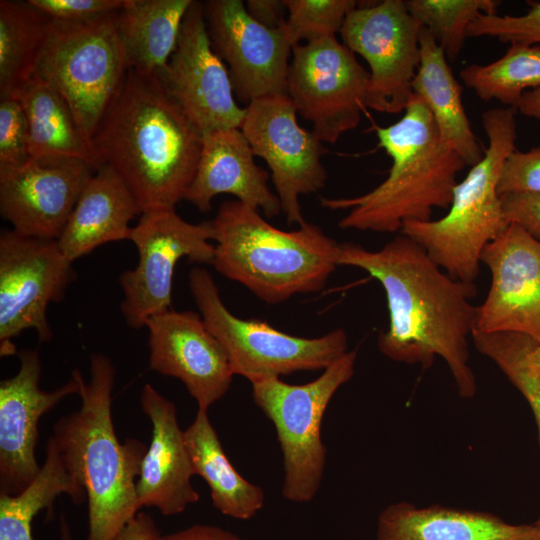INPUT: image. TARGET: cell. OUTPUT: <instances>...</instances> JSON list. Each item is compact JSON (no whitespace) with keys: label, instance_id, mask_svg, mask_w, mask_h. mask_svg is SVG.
Listing matches in <instances>:
<instances>
[{"label":"cell","instance_id":"6da1fadb","mask_svg":"<svg viewBox=\"0 0 540 540\" xmlns=\"http://www.w3.org/2000/svg\"><path fill=\"white\" fill-rule=\"evenodd\" d=\"M338 265L367 272L383 287L389 325L378 336L387 358L429 368L436 357L446 363L459 395L470 399L477 382L469 358L475 329V283L452 278L426 251L400 233L376 251L340 243Z\"/></svg>","mask_w":540,"mask_h":540},{"label":"cell","instance_id":"7a4b0ae2","mask_svg":"<svg viewBox=\"0 0 540 540\" xmlns=\"http://www.w3.org/2000/svg\"><path fill=\"white\" fill-rule=\"evenodd\" d=\"M91 141L141 214L175 208L185 198L202 148L201 132L160 80L130 69Z\"/></svg>","mask_w":540,"mask_h":540},{"label":"cell","instance_id":"3957f363","mask_svg":"<svg viewBox=\"0 0 540 540\" xmlns=\"http://www.w3.org/2000/svg\"><path fill=\"white\" fill-rule=\"evenodd\" d=\"M89 380L79 372L80 408L53 427L55 443L69 473L88 502V540H111L140 511L136 485L147 447L136 439L121 443L112 421L115 368L102 353L90 357Z\"/></svg>","mask_w":540,"mask_h":540},{"label":"cell","instance_id":"277c9868","mask_svg":"<svg viewBox=\"0 0 540 540\" xmlns=\"http://www.w3.org/2000/svg\"><path fill=\"white\" fill-rule=\"evenodd\" d=\"M404 115L378 127V145L392 160L388 177L355 197L320 198L322 207L349 212L341 229L400 232L408 221H428L435 208L448 209L457 175L467 165L440 136L425 102L413 93Z\"/></svg>","mask_w":540,"mask_h":540},{"label":"cell","instance_id":"5b68a950","mask_svg":"<svg viewBox=\"0 0 540 540\" xmlns=\"http://www.w3.org/2000/svg\"><path fill=\"white\" fill-rule=\"evenodd\" d=\"M211 265L267 304L322 290L338 265L340 243L305 221L284 231L238 200L224 201L211 221Z\"/></svg>","mask_w":540,"mask_h":540},{"label":"cell","instance_id":"8992f818","mask_svg":"<svg viewBox=\"0 0 540 540\" xmlns=\"http://www.w3.org/2000/svg\"><path fill=\"white\" fill-rule=\"evenodd\" d=\"M516 111L506 107L483 113L488 146L455 185L448 212L437 220L408 221L400 231L456 280L474 283L484 248L509 225L497 185L506 158L516 149Z\"/></svg>","mask_w":540,"mask_h":540},{"label":"cell","instance_id":"52a82bcc","mask_svg":"<svg viewBox=\"0 0 540 540\" xmlns=\"http://www.w3.org/2000/svg\"><path fill=\"white\" fill-rule=\"evenodd\" d=\"M128 70L117 10L79 22L52 19L33 76L65 98L91 140Z\"/></svg>","mask_w":540,"mask_h":540},{"label":"cell","instance_id":"ba28073f","mask_svg":"<svg viewBox=\"0 0 540 540\" xmlns=\"http://www.w3.org/2000/svg\"><path fill=\"white\" fill-rule=\"evenodd\" d=\"M356 350L347 351L313 381L292 385L279 377L251 383L254 403L273 423L283 456L282 495L305 503L317 494L326 466L321 438L324 413L355 371Z\"/></svg>","mask_w":540,"mask_h":540},{"label":"cell","instance_id":"9c48e42d","mask_svg":"<svg viewBox=\"0 0 540 540\" xmlns=\"http://www.w3.org/2000/svg\"><path fill=\"white\" fill-rule=\"evenodd\" d=\"M188 285L203 321L223 347L233 374L251 383L297 371L324 370L349 351L342 328L304 338L263 321L233 315L224 305L211 274L200 266L189 272Z\"/></svg>","mask_w":540,"mask_h":540},{"label":"cell","instance_id":"30bf717a","mask_svg":"<svg viewBox=\"0 0 540 540\" xmlns=\"http://www.w3.org/2000/svg\"><path fill=\"white\" fill-rule=\"evenodd\" d=\"M129 240L137 248L138 262L119 277L120 310L126 324L139 329L150 317L172 308L174 271L181 258L212 264L214 229L211 221L192 224L175 208L159 209L140 215Z\"/></svg>","mask_w":540,"mask_h":540},{"label":"cell","instance_id":"8fae6325","mask_svg":"<svg viewBox=\"0 0 540 540\" xmlns=\"http://www.w3.org/2000/svg\"><path fill=\"white\" fill-rule=\"evenodd\" d=\"M77 274L57 240L0 234V355L16 354L11 341L23 331H36L40 342L52 339L49 304L61 302Z\"/></svg>","mask_w":540,"mask_h":540},{"label":"cell","instance_id":"7c38bea8","mask_svg":"<svg viewBox=\"0 0 540 540\" xmlns=\"http://www.w3.org/2000/svg\"><path fill=\"white\" fill-rule=\"evenodd\" d=\"M287 95L317 138L334 144L367 107L370 73L336 36L292 47Z\"/></svg>","mask_w":540,"mask_h":540},{"label":"cell","instance_id":"4fadbf2b","mask_svg":"<svg viewBox=\"0 0 540 540\" xmlns=\"http://www.w3.org/2000/svg\"><path fill=\"white\" fill-rule=\"evenodd\" d=\"M421 28L403 0H383L348 13L339 33L370 67L367 107L391 114L405 110L420 63Z\"/></svg>","mask_w":540,"mask_h":540},{"label":"cell","instance_id":"5bb4252c","mask_svg":"<svg viewBox=\"0 0 540 540\" xmlns=\"http://www.w3.org/2000/svg\"><path fill=\"white\" fill-rule=\"evenodd\" d=\"M240 130L254 155L270 168L287 223L301 225L306 220L299 197L322 189L327 180L323 142L298 124L297 109L287 94L252 100Z\"/></svg>","mask_w":540,"mask_h":540},{"label":"cell","instance_id":"9a60e30c","mask_svg":"<svg viewBox=\"0 0 540 540\" xmlns=\"http://www.w3.org/2000/svg\"><path fill=\"white\" fill-rule=\"evenodd\" d=\"M155 76L202 135L240 128L245 108L237 105L228 69L213 49L203 2L193 0L175 50Z\"/></svg>","mask_w":540,"mask_h":540},{"label":"cell","instance_id":"2e32d148","mask_svg":"<svg viewBox=\"0 0 540 540\" xmlns=\"http://www.w3.org/2000/svg\"><path fill=\"white\" fill-rule=\"evenodd\" d=\"M208 34L215 52L229 66L235 97L252 100L287 94L292 46L284 27L268 28L254 20L241 0L203 2Z\"/></svg>","mask_w":540,"mask_h":540},{"label":"cell","instance_id":"e0dca14e","mask_svg":"<svg viewBox=\"0 0 540 540\" xmlns=\"http://www.w3.org/2000/svg\"><path fill=\"white\" fill-rule=\"evenodd\" d=\"M481 263L491 285L477 306L474 332L520 333L540 343V241L510 223L484 248Z\"/></svg>","mask_w":540,"mask_h":540},{"label":"cell","instance_id":"ac0fdd59","mask_svg":"<svg viewBox=\"0 0 540 540\" xmlns=\"http://www.w3.org/2000/svg\"><path fill=\"white\" fill-rule=\"evenodd\" d=\"M95 171L75 159L30 158L0 166V214L22 235L58 240Z\"/></svg>","mask_w":540,"mask_h":540},{"label":"cell","instance_id":"d6986e66","mask_svg":"<svg viewBox=\"0 0 540 540\" xmlns=\"http://www.w3.org/2000/svg\"><path fill=\"white\" fill-rule=\"evenodd\" d=\"M17 373L0 383V494L15 495L37 476L35 449L39 419L65 397L79 392V370L52 391L39 387L41 360L37 349L18 353Z\"/></svg>","mask_w":540,"mask_h":540},{"label":"cell","instance_id":"ffe728a7","mask_svg":"<svg viewBox=\"0 0 540 540\" xmlns=\"http://www.w3.org/2000/svg\"><path fill=\"white\" fill-rule=\"evenodd\" d=\"M145 327L149 368L179 379L198 409L208 410L229 391L234 374L227 355L200 314L171 308Z\"/></svg>","mask_w":540,"mask_h":540},{"label":"cell","instance_id":"44dd1931","mask_svg":"<svg viewBox=\"0 0 540 540\" xmlns=\"http://www.w3.org/2000/svg\"><path fill=\"white\" fill-rule=\"evenodd\" d=\"M140 404L151 421L152 438L137 479L138 502L165 516L180 514L200 496L191 483L195 474L176 406L149 383L142 389Z\"/></svg>","mask_w":540,"mask_h":540},{"label":"cell","instance_id":"7402d4cb","mask_svg":"<svg viewBox=\"0 0 540 540\" xmlns=\"http://www.w3.org/2000/svg\"><path fill=\"white\" fill-rule=\"evenodd\" d=\"M254 156L240 128L203 134L197 169L184 199L207 213L212 200L227 193L261 209L266 217L277 216L282 211L280 200L267 185L268 172L255 163Z\"/></svg>","mask_w":540,"mask_h":540},{"label":"cell","instance_id":"603a6c76","mask_svg":"<svg viewBox=\"0 0 540 540\" xmlns=\"http://www.w3.org/2000/svg\"><path fill=\"white\" fill-rule=\"evenodd\" d=\"M375 540H540V524H511L489 512L401 501L380 512Z\"/></svg>","mask_w":540,"mask_h":540},{"label":"cell","instance_id":"cb8c5ba5","mask_svg":"<svg viewBox=\"0 0 540 540\" xmlns=\"http://www.w3.org/2000/svg\"><path fill=\"white\" fill-rule=\"evenodd\" d=\"M137 215L141 210L128 186L111 167L102 165L84 185L58 245L73 263L101 245L129 240V223Z\"/></svg>","mask_w":540,"mask_h":540},{"label":"cell","instance_id":"d4e9b609","mask_svg":"<svg viewBox=\"0 0 540 540\" xmlns=\"http://www.w3.org/2000/svg\"><path fill=\"white\" fill-rule=\"evenodd\" d=\"M412 88L430 110L443 143L467 165L477 164L485 148L472 130L462 102L461 86L444 50L425 27L420 31V63Z\"/></svg>","mask_w":540,"mask_h":540},{"label":"cell","instance_id":"484cf974","mask_svg":"<svg viewBox=\"0 0 540 540\" xmlns=\"http://www.w3.org/2000/svg\"><path fill=\"white\" fill-rule=\"evenodd\" d=\"M12 98L21 104L27 119L30 158L75 159L95 170L103 165L71 107L53 86L32 76Z\"/></svg>","mask_w":540,"mask_h":540},{"label":"cell","instance_id":"4316f807","mask_svg":"<svg viewBox=\"0 0 540 540\" xmlns=\"http://www.w3.org/2000/svg\"><path fill=\"white\" fill-rule=\"evenodd\" d=\"M184 437L194 474L207 483L213 506L234 519L254 517L264 506V491L232 466L210 422L208 410H197Z\"/></svg>","mask_w":540,"mask_h":540},{"label":"cell","instance_id":"83f0119b","mask_svg":"<svg viewBox=\"0 0 540 540\" xmlns=\"http://www.w3.org/2000/svg\"><path fill=\"white\" fill-rule=\"evenodd\" d=\"M192 2L125 0L120 9V32L130 70L155 76L166 67Z\"/></svg>","mask_w":540,"mask_h":540},{"label":"cell","instance_id":"f1b7e54d","mask_svg":"<svg viewBox=\"0 0 540 540\" xmlns=\"http://www.w3.org/2000/svg\"><path fill=\"white\" fill-rule=\"evenodd\" d=\"M52 18L28 1H0V97L33 76Z\"/></svg>","mask_w":540,"mask_h":540},{"label":"cell","instance_id":"f546056e","mask_svg":"<svg viewBox=\"0 0 540 540\" xmlns=\"http://www.w3.org/2000/svg\"><path fill=\"white\" fill-rule=\"evenodd\" d=\"M61 494L69 495L77 504L86 498L50 438L45 461L34 480L18 494H0V540H33V518L50 508Z\"/></svg>","mask_w":540,"mask_h":540},{"label":"cell","instance_id":"4dcf8cb0","mask_svg":"<svg viewBox=\"0 0 540 540\" xmlns=\"http://www.w3.org/2000/svg\"><path fill=\"white\" fill-rule=\"evenodd\" d=\"M463 84L484 101L516 106L522 95L540 86V45L512 43L499 59L460 70Z\"/></svg>","mask_w":540,"mask_h":540},{"label":"cell","instance_id":"1f68e13d","mask_svg":"<svg viewBox=\"0 0 540 540\" xmlns=\"http://www.w3.org/2000/svg\"><path fill=\"white\" fill-rule=\"evenodd\" d=\"M472 341L477 351L490 359L527 401L540 444V374L529 360L530 349L536 340L513 332H473Z\"/></svg>","mask_w":540,"mask_h":540},{"label":"cell","instance_id":"d6a6232c","mask_svg":"<svg viewBox=\"0 0 540 540\" xmlns=\"http://www.w3.org/2000/svg\"><path fill=\"white\" fill-rule=\"evenodd\" d=\"M496 0H407L409 13L425 27L443 48L448 61L459 56L467 28L480 14H497Z\"/></svg>","mask_w":540,"mask_h":540},{"label":"cell","instance_id":"836d02e7","mask_svg":"<svg viewBox=\"0 0 540 540\" xmlns=\"http://www.w3.org/2000/svg\"><path fill=\"white\" fill-rule=\"evenodd\" d=\"M288 17L284 30L291 46L312 42L340 32L354 0H284Z\"/></svg>","mask_w":540,"mask_h":540},{"label":"cell","instance_id":"e575fe53","mask_svg":"<svg viewBox=\"0 0 540 540\" xmlns=\"http://www.w3.org/2000/svg\"><path fill=\"white\" fill-rule=\"evenodd\" d=\"M519 16L478 14L467 28V37H490L504 43L540 45V1L529 2Z\"/></svg>","mask_w":540,"mask_h":540},{"label":"cell","instance_id":"d590c367","mask_svg":"<svg viewBox=\"0 0 540 540\" xmlns=\"http://www.w3.org/2000/svg\"><path fill=\"white\" fill-rule=\"evenodd\" d=\"M30 159L28 124L15 98L0 101V166H17Z\"/></svg>","mask_w":540,"mask_h":540},{"label":"cell","instance_id":"8d00e7d4","mask_svg":"<svg viewBox=\"0 0 540 540\" xmlns=\"http://www.w3.org/2000/svg\"><path fill=\"white\" fill-rule=\"evenodd\" d=\"M500 196L540 194V146L528 151L515 149L506 158L498 180Z\"/></svg>","mask_w":540,"mask_h":540},{"label":"cell","instance_id":"74e56055","mask_svg":"<svg viewBox=\"0 0 540 540\" xmlns=\"http://www.w3.org/2000/svg\"><path fill=\"white\" fill-rule=\"evenodd\" d=\"M54 20L79 22L120 10L125 0H28Z\"/></svg>","mask_w":540,"mask_h":540},{"label":"cell","instance_id":"f35d334b","mask_svg":"<svg viewBox=\"0 0 540 540\" xmlns=\"http://www.w3.org/2000/svg\"><path fill=\"white\" fill-rule=\"evenodd\" d=\"M501 200L507 222L521 226L540 241V194L505 195Z\"/></svg>","mask_w":540,"mask_h":540},{"label":"cell","instance_id":"ab89813d","mask_svg":"<svg viewBox=\"0 0 540 540\" xmlns=\"http://www.w3.org/2000/svg\"><path fill=\"white\" fill-rule=\"evenodd\" d=\"M245 7L254 20L268 28L280 29L285 25L284 0H248Z\"/></svg>","mask_w":540,"mask_h":540},{"label":"cell","instance_id":"60d3db41","mask_svg":"<svg viewBox=\"0 0 540 540\" xmlns=\"http://www.w3.org/2000/svg\"><path fill=\"white\" fill-rule=\"evenodd\" d=\"M158 540H244L237 534L214 525L196 524L174 533L161 535Z\"/></svg>","mask_w":540,"mask_h":540},{"label":"cell","instance_id":"b9f144b4","mask_svg":"<svg viewBox=\"0 0 540 540\" xmlns=\"http://www.w3.org/2000/svg\"><path fill=\"white\" fill-rule=\"evenodd\" d=\"M159 536L151 516L139 512L111 540H158Z\"/></svg>","mask_w":540,"mask_h":540},{"label":"cell","instance_id":"7bdbcfd3","mask_svg":"<svg viewBox=\"0 0 540 540\" xmlns=\"http://www.w3.org/2000/svg\"><path fill=\"white\" fill-rule=\"evenodd\" d=\"M516 110L526 117L540 121V86L526 91L520 98Z\"/></svg>","mask_w":540,"mask_h":540},{"label":"cell","instance_id":"ee69618b","mask_svg":"<svg viewBox=\"0 0 540 540\" xmlns=\"http://www.w3.org/2000/svg\"><path fill=\"white\" fill-rule=\"evenodd\" d=\"M529 360L532 366L540 374V343H538L537 341L534 342L530 349Z\"/></svg>","mask_w":540,"mask_h":540},{"label":"cell","instance_id":"f6af8a7d","mask_svg":"<svg viewBox=\"0 0 540 540\" xmlns=\"http://www.w3.org/2000/svg\"><path fill=\"white\" fill-rule=\"evenodd\" d=\"M60 535H61V540H72L70 528L65 518L61 519Z\"/></svg>","mask_w":540,"mask_h":540},{"label":"cell","instance_id":"bcb514c9","mask_svg":"<svg viewBox=\"0 0 540 540\" xmlns=\"http://www.w3.org/2000/svg\"><path fill=\"white\" fill-rule=\"evenodd\" d=\"M538 524H540V522H537Z\"/></svg>","mask_w":540,"mask_h":540}]
</instances>
